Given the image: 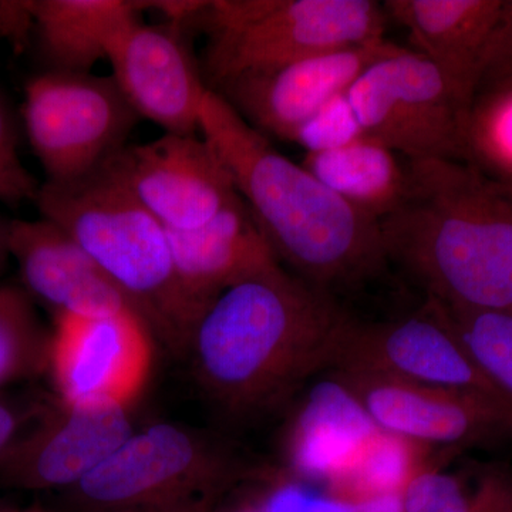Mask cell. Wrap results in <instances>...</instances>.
<instances>
[{
    "label": "cell",
    "instance_id": "obj_18",
    "mask_svg": "<svg viewBox=\"0 0 512 512\" xmlns=\"http://www.w3.org/2000/svg\"><path fill=\"white\" fill-rule=\"evenodd\" d=\"M504 0H387L384 15L409 33L413 52L473 104L485 47Z\"/></svg>",
    "mask_w": 512,
    "mask_h": 512
},
{
    "label": "cell",
    "instance_id": "obj_23",
    "mask_svg": "<svg viewBox=\"0 0 512 512\" xmlns=\"http://www.w3.org/2000/svg\"><path fill=\"white\" fill-rule=\"evenodd\" d=\"M466 163L512 187V83L481 90L468 114Z\"/></svg>",
    "mask_w": 512,
    "mask_h": 512
},
{
    "label": "cell",
    "instance_id": "obj_34",
    "mask_svg": "<svg viewBox=\"0 0 512 512\" xmlns=\"http://www.w3.org/2000/svg\"><path fill=\"white\" fill-rule=\"evenodd\" d=\"M208 512V511H207Z\"/></svg>",
    "mask_w": 512,
    "mask_h": 512
},
{
    "label": "cell",
    "instance_id": "obj_26",
    "mask_svg": "<svg viewBox=\"0 0 512 512\" xmlns=\"http://www.w3.org/2000/svg\"><path fill=\"white\" fill-rule=\"evenodd\" d=\"M40 185L20 158L18 124L0 89V202L9 207L35 202Z\"/></svg>",
    "mask_w": 512,
    "mask_h": 512
},
{
    "label": "cell",
    "instance_id": "obj_5",
    "mask_svg": "<svg viewBox=\"0 0 512 512\" xmlns=\"http://www.w3.org/2000/svg\"><path fill=\"white\" fill-rule=\"evenodd\" d=\"M373 0H215L190 29L207 37L201 70L210 90L241 74L384 39Z\"/></svg>",
    "mask_w": 512,
    "mask_h": 512
},
{
    "label": "cell",
    "instance_id": "obj_28",
    "mask_svg": "<svg viewBox=\"0 0 512 512\" xmlns=\"http://www.w3.org/2000/svg\"><path fill=\"white\" fill-rule=\"evenodd\" d=\"M0 37L16 50L25 49L32 42L33 16L29 0L0 2Z\"/></svg>",
    "mask_w": 512,
    "mask_h": 512
},
{
    "label": "cell",
    "instance_id": "obj_11",
    "mask_svg": "<svg viewBox=\"0 0 512 512\" xmlns=\"http://www.w3.org/2000/svg\"><path fill=\"white\" fill-rule=\"evenodd\" d=\"M151 336L133 309L103 318L57 313L47 365L64 407L126 409L147 382Z\"/></svg>",
    "mask_w": 512,
    "mask_h": 512
},
{
    "label": "cell",
    "instance_id": "obj_22",
    "mask_svg": "<svg viewBox=\"0 0 512 512\" xmlns=\"http://www.w3.org/2000/svg\"><path fill=\"white\" fill-rule=\"evenodd\" d=\"M50 336L28 292L0 285V386L42 372L49 363Z\"/></svg>",
    "mask_w": 512,
    "mask_h": 512
},
{
    "label": "cell",
    "instance_id": "obj_31",
    "mask_svg": "<svg viewBox=\"0 0 512 512\" xmlns=\"http://www.w3.org/2000/svg\"><path fill=\"white\" fill-rule=\"evenodd\" d=\"M25 512H45V511H25Z\"/></svg>",
    "mask_w": 512,
    "mask_h": 512
},
{
    "label": "cell",
    "instance_id": "obj_29",
    "mask_svg": "<svg viewBox=\"0 0 512 512\" xmlns=\"http://www.w3.org/2000/svg\"><path fill=\"white\" fill-rule=\"evenodd\" d=\"M23 416L18 407L0 400V457L18 440Z\"/></svg>",
    "mask_w": 512,
    "mask_h": 512
},
{
    "label": "cell",
    "instance_id": "obj_24",
    "mask_svg": "<svg viewBox=\"0 0 512 512\" xmlns=\"http://www.w3.org/2000/svg\"><path fill=\"white\" fill-rule=\"evenodd\" d=\"M436 305L478 369L500 394L512 431V313L456 311Z\"/></svg>",
    "mask_w": 512,
    "mask_h": 512
},
{
    "label": "cell",
    "instance_id": "obj_27",
    "mask_svg": "<svg viewBox=\"0 0 512 512\" xmlns=\"http://www.w3.org/2000/svg\"><path fill=\"white\" fill-rule=\"evenodd\" d=\"M512 83V0H504L478 73L477 92ZM476 97V96H474Z\"/></svg>",
    "mask_w": 512,
    "mask_h": 512
},
{
    "label": "cell",
    "instance_id": "obj_9",
    "mask_svg": "<svg viewBox=\"0 0 512 512\" xmlns=\"http://www.w3.org/2000/svg\"><path fill=\"white\" fill-rule=\"evenodd\" d=\"M332 375L373 427L407 443L461 451L512 437L507 413L484 394L375 373L336 370Z\"/></svg>",
    "mask_w": 512,
    "mask_h": 512
},
{
    "label": "cell",
    "instance_id": "obj_13",
    "mask_svg": "<svg viewBox=\"0 0 512 512\" xmlns=\"http://www.w3.org/2000/svg\"><path fill=\"white\" fill-rule=\"evenodd\" d=\"M396 47L386 39L343 47L241 74L211 92L227 101L259 133L291 141L295 131L323 104L348 93L370 64Z\"/></svg>",
    "mask_w": 512,
    "mask_h": 512
},
{
    "label": "cell",
    "instance_id": "obj_33",
    "mask_svg": "<svg viewBox=\"0 0 512 512\" xmlns=\"http://www.w3.org/2000/svg\"><path fill=\"white\" fill-rule=\"evenodd\" d=\"M0 512H6V511L0 510Z\"/></svg>",
    "mask_w": 512,
    "mask_h": 512
},
{
    "label": "cell",
    "instance_id": "obj_17",
    "mask_svg": "<svg viewBox=\"0 0 512 512\" xmlns=\"http://www.w3.org/2000/svg\"><path fill=\"white\" fill-rule=\"evenodd\" d=\"M167 231L178 275L207 311L231 286L282 265L241 197L200 227Z\"/></svg>",
    "mask_w": 512,
    "mask_h": 512
},
{
    "label": "cell",
    "instance_id": "obj_12",
    "mask_svg": "<svg viewBox=\"0 0 512 512\" xmlns=\"http://www.w3.org/2000/svg\"><path fill=\"white\" fill-rule=\"evenodd\" d=\"M107 164L170 231L200 227L239 197L221 157L198 134L164 133L127 144Z\"/></svg>",
    "mask_w": 512,
    "mask_h": 512
},
{
    "label": "cell",
    "instance_id": "obj_14",
    "mask_svg": "<svg viewBox=\"0 0 512 512\" xmlns=\"http://www.w3.org/2000/svg\"><path fill=\"white\" fill-rule=\"evenodd\" d=\"M190 33L174 23L146 25L138 20L107 50L111 76L128 104L164 133L200 131L201 107L210 89L192 52Z\"/></svg>",
    "mask_w": 512,
    "mask_h": 512
},
{
    "label": "cell",
    "instance_id": "obj_16",
    "mask_svg": "<svg viewBox=\"0 0 512 512\" xmlns=\"http://www.w3.org/2000/svg\"><path fill=\"white\" fill-rule=\"evenodd\" d=\"M10 254L23 289L53 315L103 318L133 309L119 286L55 222L12 220Z\"/></svg>",
    "mask_w": 512,
    "mask_h": 512
},
{
    "label": "cell",
    "instance_id": "obj_30",
    "mask_svg": "<svg viewBox=\"0 0 512 512\" xmlns=\"http://www.w3.org/2000/svg\"><path fill=\"white\" fill-rule=\"evenodd\" d=\"M10 225H12V220L0 215V276L5 274L9 261L12 259V254H10Z\"/></svg>",
    "mask_w": 512,
    "mask_h": 512
},
{
    "label": "cell",
    "instance_id": "obj_3",
    "mask_svg": "<svg viewBox=\"0 0 512 512\" xmlns=\"http://www.w3.org/2000/svg\"><path fill=\"white\" fill-rule=\"evenodd\" d=\"M202 137L225 164L279 262L320 291L365 284L386 268L379 221L350 207L302 164L272 146L218 96L208 92Z\"/></svg>",
    "mask_w": 512,
    "mask_h": 512
},
{
    "label": "cell",
    "instance_id": "obj_15",
    "mask_svg": "<svg viewBox=\"0 0 512 512\" xmlns=\"http://www.w3.org/2000/svg\"><path fill=\"white\" fill-rule=\"evenodd\" d=\"M133 434L126 409L64 407L0 457V484L20 490L74 487Z\"/></svg>",
    "mask_w": 512,
    "mask_h": 512
},
{
    "label": "cell",
    "instance_id": "obj_10",
    "mask_svg": "<svg viewBox=\"0 0 512 512\" xmlns=\"http://www.w3.org/2000/svg\"><path fill=\"white\" fill-rule=\"evenodd\" d=\"M336 370L484 394L500 404L508 416L500 394L468 355L439 306L431 301L413 315L384 322L346 316L330 372Z\"/></svg>",
    "mask_w": 512,
    "mask_h": 512
},
{
    "label": "cell",
    "instance_id": "obj_7",
    "mask_svg": "<svg viewBox=\"0 0 512 512\" xmlns=\"http://www.w3.org/2000/svg\"><path fill=\"white\" fill-rule=\"evenodd\" d=\"M348 96L365 134L406 160L466 163L471 103L419 53L397 46L360 74Z\"/></svg>",
    "mask_w": 512,
    "mask_h": 512
},
{
    "label": "cell",
    "instance_id": "obj_32",
    "mask_svg": "<svg viewBox=\"0 0 512 512\" xmlns=\"http://www.w3.org/2000/svg\"><path fill=\"white\" fill-rule=\"evenodd\" d=\"M366 512H377V511H366Z\"/></svg>",
    "mask_w": 512,
    "mask_h": 512
},
{
    "label": "cell",
    "instance_id": "obj_21",
    "mask_svg": "<svg viewBox=\"0 0 512 512\" xmlns=\"http://www.w3.org/2000/svg\"><path fill=\"white\" fill-rule=\"evenodd\" d=\"M400 501L403 512H512V473L490 468L468 480L427 468L404 481Z\"/></svg>",
    "mask_w": 512,
    "mask_h": 512
},
{
    "label": "cell",
    "instance_id": "obj_4",
    "mask_svg": "<svg viewBox=\"0 0 512 512\" xmlns=\"http://www.w3.org/2000/svg\"><path fill=\"white\" fill-rule=\"evenodd\" d=\"M35 204L119 286L154 336L181 352L190 349L207 309L178 275L167 228L109 164L73 183H43Z\"/></svg>",
    "mask_w": 512,
    "mask_h": 512
},
{
    "label": "cell",
    "instance_id": "obj_20",
    "mask_svg": "<svg viewBox=\"0 0 512 512\" xmlns=\"http://www.w3.org/2000/svg\"><path fill=\"white\" fill-rule=\"evenodd\" d=\"M302 165L350 207L376 221L392 214L406 192L407 163L367 134L336 150L306 154Z\"/></svg>",
    "mask_w": 512,
    "mask_h": 512
},
{
    "label": "cell",
    "instance_id": "obj_25",
    "mask_svg": "<svg viewBox=\"0 0 512 512\" xmlns=\"http://www.w3.org/2000/svg\"><path fill=\"white\" fill-rule=\"evenodd\" d=\"M365 136L348 93L333 97L309 117L291 138L306 154L336 150Z\"/></svg>",
    "mask_w": 512,
    "mask_h": 512
},
{
    "label": "cell",
    "instance_id": "obj_19",
    "mask_svg": "<svg viewBox=\"0 0 512 512\" xmlns=\"http://www.w3.org/2000/svg\"><path fill=\"white\" fill-rule=\"evenodd\" d=\"M33 43L47 72L90 73L116 36L141 20L134 0H29Z\"/></svg>",
    "mask_w": 512,
    "mask_h": 512
},
{
    "label": "cell",
    "instance_id": "obj_6",
    "mask_svg": "<svg viewBox=\"0 0 512 512\" xmlns=\"http://www.w3.org/2000/svg\"><path fill=\"white\" fill-rule=\"evenodd\" d=\"M227 457L173 424L131 434L67 490L74 512L164 510L208 504L237 478Z\"/></svg>",
    "mask_w": 512,
    "mask_h": 512
},
{
    "label": "cell",
    "instance_id": "obj_2",
    "mask_svg": "<svg viewBox=\"0 0 512 512\" xmlns=\"http://www.w3.org/2000/svg\"><path fill=\"white\" fill-rule=\"evenodd\" d=\"M387 259L456 311L512 313V187L453 160H407L406 192L379 221Z\"/></svg>",
    "mask_w": 512,
    "mask_h": 512
},
{
    "label": "cell",
    "instance_id": "obj_1",
    "mask_svg": "<svg viewBox=\"0 0 512 512\" xmlns=\"http://www.w3.org/2000/svg\"><path fill=\"white\" fill-rule=\"evenodd\" d=\"M346 316L333 295L276 265L231 286L204 313L190 345L195 372L224 412H272L332 370Z\"/></svg>",
    "mask_w": 512,
    "mask_h": 512
},
{
    "label": "cell",
    "instance_id": "obj_8",
    "mask_svg": "<svg viewBox=\"0 0 512 512\" xmlns=\"http://www.w3.org/2000/svg\"><path fill=\"white\" fill-rule=\"evenodd\" d=\"M140 117L113 76L47 72L26 83L23 121L47 184H69L109 163Z\"/></svg>",
    "mask_w": 512,
    "mask_h": 512
}]
</instances>
